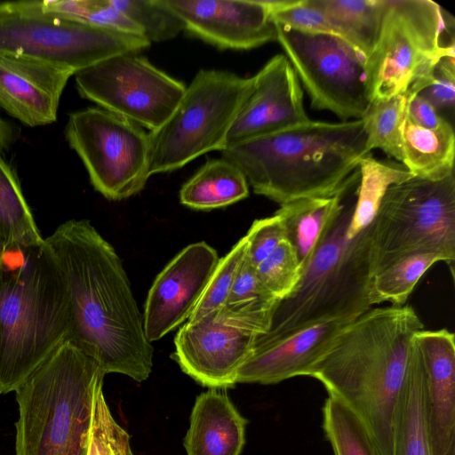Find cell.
Listing matches in <instances>:
<instances>
[{
    "label": "cell",
    "mask_w": 455,
    "mask_h": 455,
    "mask_svg": "<svg viewBox=\"0 0 455 455\" xmlns=\"http://www.w3.org/2000/svg\"><path fill=\"white\" fill-rule=\"evenodd\" d=\"M44 239L68 292L67 339L92 357L105 374L146 380L152 371L154 349L113 246L86 220H68Z\"/></svg>",
    "instance_id": "cell-1"
},
{
    "label": "cell",
    "mask_w": 455,
    "mask_h": 455,
    "mask_svg": "<svg viewBox=\"0 0 455 455\" xmlns=\"http://www.w3.org/2000/svg\"><path fill=\"white\" fill-rule=\"evenodd\" d=\"M423 329L411 306L370 308L340 330L307 372L356 414L379 455H392L395 411L413 337Z\"/></svg>",
    "instance_id": "cell-2"
},
{
    "label": "cell",
    "mask_w": 455,
    "mask_h": 455,
    "mask_svg": "<svg viewBox=\"0 0 455 455\" xmlns=\"http://www.w3.org/2000/svg\"><path fill=\"white\" fill-rule=\"evenodd\" d=\"M254 193L279 205L334 196L359 180L369 155L362 121L309 120L221 150Z\"/></svg>",
    "instance_id": "cell-3"
},
{
    "label": "cell",
    "mask_w": 455,
    "mask_h": 455,
    "mask_svg": "<svg viewBox=\"0 0 455 455\" xmlns=\"http://www.w3.org/2000/svg\"><path fill=\"white\" fill-rule=\"evenodd\" d=\"M70 327L67 284L44 242L0 258V385L15 391L65 339Z\"/></svg>",
    "instance_id": "cell-4"
},
{
    "label": "cell",
    "mask_w": 455,
    "mask_h": 455,
    "mask_svg": "<svg viewBox=\"0 0 455 455\" xmlns=\"http://www.w3.org/2000/svg\"><path fill=\"white\" fill-rule=\"evenodd\" d=\"M354 191L323 233L295 289L275 304L268 329L257 337L253 346L329 321L350 323L371 308V223L357 235H348Z\"/></svg>",
    "instance_id": "cell-5"
},
{
    "label": "cell",
    "mask_w": 455,
    "mask_h": 455,
    "mask_svg": "<svg viewBox=\"0 0 455 455\" xmlns=\"http://www.w3.org/2000/svg\"><path fill=\"white\" fill-rule=\"evenodd\" d=\"M105 375L63 340L15 390L16 455H86L94 392Z\"/></svg>",
    "instance_id": "cell-6"
},
{
    "label": "cell",
    "mask_w": 455,
    "mask_h": 455,
    "mask_svg": "<svg viewBox=\"0 0 455 455\" xmlns=\"http://www.w3.org/2000/svg\"><path fill=\"white\" fill-rule=\"evenodd\" d=\"M444 56H455L450 13L430 0H386L376 42L364 60L370 102L418 94Z\"/></svg>",
    "instance_id": "cell-7"
},
{
    "label": "cell",
    "mask_w": 455,
    "mask_h": 455,
    "mask_svg": "<svg viewBox=\"0 0 455 455\" xmlns=\"http://www.w3.org/2000/svg\"><path fill=\"white\" fill-rule=\"evenodd\" d=\"M426 252L441 255L454 277V173L391 185L371 222L373 275L400 258Z\"/></svg>",
    "instance_id": "cell-8"
},
{
    "label": "cell",
    "mask_w": 455,
    "mask_h": 455,
    "mask_svg": "<svg viewBox=\"0 0 455 455\" xmlns=\"http://www.w3.org/2000/svg\"><path fill=\"white\" fill-rule=\"evenodd\" d=\"M251 86L252 76L217 69L198 71L168 120L148 132L149 176L175 171L203 154L224 149Z\"/></svg>",
    "instance_id": "cell-9"
},
{
    "label": "cell",
    "mask_w": 455,
    "mask_h": 455,
    "mask_svg": "<svg viewBox=\"0 0 455 455\" xmlns=\"http://www.w3.org/2000/svg\"><path fill=\"white\" fill-rule=\"evenodd\" d=\"M143 36L46 10L42 1L0 3V53L68 68L74 74L110 57L149 47Z\"/></svg>",
    "instance_id": "cell-10"
},
{
    "label": "cell",
    "mask_w": 455,
    "mask_h": 455,
    "mask_svg": "<svg viewBox=\"0 0 455 455\" xmlns=\"http://www.w3.org/2000/svg\"><path fill=\"white\" fill-rule=\"evenodd\" d=\"M276 303L225 305L188 321L176 334L172 357L204 387H234L257 337L268 329Z\"/></svg>",
    "instance_id": "cell-11"
},
{
    "label": "cell",
    "mask_w": 455,
    "mask_h": 455,
    "mask_svg": "<svg viewBox=\"0 0 455 455\" xmlns=\"http://www.w3.org/2000/svg\"><path fill=\"white\" fill-rule=\"evenodd\" d=\"M65 136L92 185L109 200L140 192L150 177L149 136L142 127L100 108L69 115Z\"/></svg>",
    "instance_id": "cell-12"
},
{
    "label": "cell",
    "mask_w": 455,
    "mask_h": 455,
    "mask_svg": "<svg viewBox=\"0 0 455 455\" xmlns=\"http://www.w3.org/2000/svg\"><path fill=\"white\" fill-rule=\"evenodd\" d=\"M275 27L276 41L311 107L330 111L342 121L361 119L370 104L362 55L334 35L302 32L279 24Z\"/></svg>",
    "instance_id": "cell-13"
},
{
    "label": "cell",
    "mask_w": 455,
    "mask_h": 455,
    "mask_svg": "<svg viewBox=\"0 0 455 455\" xmlns=\"http://www.w3.org/2000/svg\"><path fill=\"white\" fill-rule=\"evenodd\" d=\"M75 82L82 98L150 132L168 120L187 87L135 53L84 68L75 74Z\"/></svg>",
    "instance_id": "cell-14"
},
{
    "label": "cell",
    "mask_w": 455,
    "mask_h": 455,
    "mask_svg": "<svg viewBox=\"0 0 455 455\" xmlns=\"http://www.w3.org/2000/svg\"><path fill=\"white\" fill-rule=\"evenodd\" d=\"M220 258L204 242L181 250L157 275L144 305L143 326L152 343L188 320Z\"/></svg>",
    "instance_id": "cell-15"
},
{
    "label": "cell",
    "mask_w": 455,
    "mask_h": 455,
    "mask_svg": "<svg viewBox=\"0 0 455 455\" xmlns=\"http://www.w3.org/2000/svg\"><path fill=\"white\" fill-rule=\"evenodd\" d=\"M309 120L293 68L284 54H275L252 76L251 90L229 129L225 148Z\"/></svg>",
    "instance_id": "cell-16"
},
{
    "label": "cell",
    "mask_w": 455,
    "mask_h": 455,
    "mask_svg": "<svg viewBox=\"0 0 455 455\" xmlns=\"http://www.w3.org/2000/svg\"><path fill=\"white\" fill-rule=\"evenodd\" d=\"M184 30L220 49L250 50L276 41L262 0H161Z\"/></svg>",
    "instance_id": "cell-17"
},
{
    "label": "cell",
    "mask_w": 455,
    "mask_h": 455,
    "mask_svg": "<svg viewBox=\"0 0 455 455\" xmlns=\"http://www.w3.org/2000/svg\"><path fill=\"white\" fill-rule=\"evenodd\" d=\"M73 75L52 63L0 53V107L30 127L52 124Z\"/></svg>",
    "instance_id": "cell-18"
},
{
    "label": "cell",
    "mask_w": 455,
    "mask_h": 455,
    "mask_svg": "<svg viewBox=\"0 0 455 455\" xmlns=\"http://www.w3.org/2000/svg\"><path fill=\"white\" fill-rule=\"evenodd\" d=\"M425 373L424 405L432 455H455V340L446 329L414 335Z\"/></svg>",
    "instance_id": "cell-19"
},
{
    "label": "cell",
    "mask_w": 455,
    "mask_h": 455,
    "mask_svg": "<svg viewBox=\"0 0 455 455\" xmlns=\"http://www.w3.org/2000/svg\"><path fill=\"white\" fill-rule=\"evenodd\" d=\"M347 323L341 320L329 321L266 345L253 346L238 371L236 383L267 385L296 376H307L310 367Z\"/></svg>",
    "instance_id": "cell-20"
},
{
    "label": "cell",
    "mask_w": 455,
    "mask_h": 455,
    "mask_svg": "<svg viewBox=\"0 0 455 455\" xmlns=\"http://www.w3.org/2000/svg\"><path fill=\"white\" fill-rule=\"evenodd\" d=\"M210 388L194 403L184 438L188 455H240L247 420L226 392Z\"/></svg>",
    "instance_id": "cell-21"
},
{
    "label": "cell",
    "mask_w": 455,
    "mask_h": 455,
    "mask_svg": "<svg viewBox=\"0 0 455 455\" xmlns=\"http://www.w3.org/2000/svg\"><path fill=\"white\" fill-rule=\"evenodd\" d=\"M424 392V367L413 337L406 377L394 415L392 455H432Z\"/></svg>",
    "instance_id": "cell-22"
},
{
    "label": "cell",
    "mask_w": 455,
    "mask_h": 455,
    "mask_svg": "<svg viewBox=\"0 0 455 455\" xmlns=\"http://www.w3.org/2000/svg\"><path fill=\"white\" fill-rule=\"evenodd\" d=\"M402 161L413 177L442 180L454 173L455 134L451 123L422 128L407 114L401 128Z\"/></svg>",
    "instance_id": "cell-23"
},
{
    "label": "cell",
    "mask_w": 455,
    "mask_h": 455,
    "mask_svg": "<svg viewBox=\"0 0 455 455\" xmlns=\"http://www.w3.org/2000/svg\"><path fill=\"white\" fill-rule=\"evenodd\" d=\"M358 182L359 180L331 196L301 198L280 205L275 212L283 220L286 239L296 251L301 271Z\"/></svg>",
    "instance_id": "cell-24"
},
{
    "label": "cell",
    "mask_w": 455,
    "mask_h": 455,
    "mask_svg": "<svg viewBox=\"0 0 455 455\" xmlns=\"http://www.w3.org/2000/svg\"><path fill=\"white\" fill-rule=\"evenodd\" d=\"M248 196L244 174L222 157L205 162L182 186L180 201L189 208L208 211L230 205Z\"/></svg>",
    "instance_id": "cell-25"
},
{
    "label": "cell",
    "mask_w": 455,
    "mask_h": 455,
    "mask_svg": "<svg viewBox=\"0 0 455 455\" xmlns=\"http://www.w3.org/2000/svg\"><path fill=\"white\" fill-rule=\"evenodd\" d=\"M326 14L337 36L365 59L376 42L386 0H315Z\"/></svg>",
    "instance_id": "cell-26"
},
{
    "label": "cell",
    "mask_w": 455,
    "mask_h": 455,
    "mask_svg": "<svg viewBox=\"0 0 455 455\" xmlns=\"http://www.w3.org/2000/svg\"><path fill=\"white\" fill-rule=\"evenodd\" d=\"M358 170L355 207L347 229L351 237L370 226L391 185L413 177L403 164L376 159L371 154L360 161Z\"/></svg>",
    "instance_id": "cell-27"
},
{
    "label": "cell",
    "mask_w": 455,
    "mask_h": 455,
    "mask_svg": "<svg viewBox=\"0 0 455 455\" xmlns=\"http://www.w3.org/2000/svg\"><path fill=\"white\" fill-rule=\"evenodd\" d=\"M44 240L15 173L0 157V252Z\"/></svg>",
    "instance_id": "cell-28"
},
{
    "label": "cell",
    "mask_w": 455,
    "mask_h": 455,
    "mask_svg": "<svg viewBox=\"0 0 455 455\" xmlns=\"http://www.w3.org/2000/svg\"><path fill=\"white\" fill-rule=\"evenodd\" d=\"M411 93L370 102L360 119L366 136V151L382 150L389 158L402 161L401 128Z\"/></svg>",
    "instance_id": "cell-29"
},
{
    "label": "cell",
    "mask_w": 455,
    "mask_h": 455,
    "mask_svg": "<svg viewBox=\"0 0 455 455\" xmlns=\"http://www.w3.org/2000/svg\"><path fill=\"white\" fill-rule=\"evenodd\" d=\"M444 259L435 253H416L404 256L392 262L378 273L370 287L371 306L383 301L393 306H403L422 275L435 263Z\"/></svg>",
    "instance_id": "cell-30"
},
{
    "label": "cell",
    "mask_w": 455,
    "mask_h": 455,
    "mask_svg": "<svg viewBox=\"0 0 455 455\" xmlns=\"http://www.w3.org/2000/svg\"><path fill=\"white\" fill-rule=\"evenodd\" d=\"M323 428L334 455H379L363 423L333 395L323 406Z\"/></svg>",
    "instance_id": "cell-31"
},
{
    "label": "cell",
    "mask_w": 455,
    "mask_h": 455,
    "mask_svg": "<svg viewBox=\"0 0 455 455\" xmlns=\"http://www.w3.org/2000/svg\"><path fill=\"white\" fill-rule=\"evenodd\" d=\"M109 1L140 28L150 44L172 39L184 30L182 21L161 0Z\"/></svg>",
    "instance_id": "cell-32"
},
{
    "label": "cell",
    "mask_w": 455,
    "mask_h": 455,
    "mask_svg": "<svg viewBox=\"0 0 455 455\" xmlns=\"http://www.w3.org/2000/svg\"><path fill=\"white\" fill-rule=\"evenodd\" d=\"M103 380L95 388L86 455H126L130 435L114 419L106 403Z\"/></svg>",
    "instance_id": "cell-33"
},
{
    "label": "cell",
    "mask_w": 455,
    "mask_h": 455,
    "mask_svg": "<svg viewBox=\"0 0 455 455\" xmlns=\"http://www.w3.org/2000/svg\"><path fill=\"white\" fill-rule=\"evenodd\" d=\"M248 241L243 236L220 259L208 284L188 321H196L226 305L239 268L247 253Z\"/></svg>",
    "instance_id": "cell-34"
},
{
    "label": "cell",
    "mask_w": 455,
    "mask_h": 455,
    "mask_svg": "<svg viewBox=\"0 0 455 455\" xmlns=\"http://www.w3.org/2000/svg\"><path fill=\"white\" fill-rule=\"evenodd\" d=\"M256 272L264 287L281 300L295 289L301 267L294 248L285 239L256 267Z\"/></svg>",
    "instance_id": "cell-35"
},
{
    "label": "cell",
    "mask_w": 455,
    "mask_h": 455,
    "mask_svg": "<svg viewBox=\"0 0 455 455\" xmlns=\"http://www.w3.org/2000/svg\"><path fill=\"white\" fill-rule=\"evenodd\" d=\"M275 24L308 32L336 35L326 14L315 0H262Z\"/></svg>",
    "instance_id": "cell-36"
},
{
    "label": "cell",
    "mask_w": 455,
    "mask_h": 455,
    "mask_svg": "<svg viewBox=\"0 0 455 455\" xmlns=\"http://www.w3.org/2000/svg\"><path fill=\"white\" fill-rule=\"evenodd\" d=\"M418 94L428 100L442 116L443 113L453 115L455 56H444L436 63Z\"/></svg>",
    "instance_id": "cell-37"
},
{
    "label": "cell",
    "mask_w": 455,
    "mask_h": 455,
    "mask_svg": "<svg viewBox=\"0 0 455 455\" xmlns=\"http://www.w3.org/2000/svg\"><path fill=\"white\" fill-rule=\"evenodd\" d=\"M245 235L248 241L247 256L256 267L286 239V228L283 218L275 212L270 217L254 220Z\"/></svg>",
    "instance_id": "cell-38"
},
{
    "label": "cell",
    "mask_w": 455,
    "mask_h": 455,
    "mask_svg": "<svg viewBox=\"0 0 455 455\" xmlns=\"http://www.w3.org/2000/svg\"><path fill=\"white\" fill-rule=\"evenodd\" d=\"M262 284L256 267L250 262L247 253L235 279L226 305L245 306L254 303L277 302Z\"/></svg>",
    "instance_id": "cell-39"
},
{
    "label": "cell",
    "mask_w": 455,
    "mask_h": 455,
    "mask_svg": "<svg viewBox=\"0 0 455 455\" xmlns=\"http://www.w3.org/2000/svg\"><path fill=\"white\" fill-rule=\"evenodd\" d=\"M407 116L412 123L426 129H435L446 121L428 100L419 94H411Z\"/></svg>",
    "instance_id": "cell-40"
},
{
    "label": "cell",
    "mask_w": 455,
    "mask_h": 455,
    "mask_svg": "<svg viewBox=\"0 0 455 455\" xmlns=\"http://www.w3.org/2000/svg\"><path fill=\"white\" fill-rule=\"evenodd\" d=\"M13 141L11 125L0 116V153L8 150Z\"/></svg>",
    "instance_id": "cell-41"
},
{
    "label": "cell",
    "mask_w": 455,
    "mask_h": 455,
    "mask_svg": "<svg viewBox=\"0 0 455 455\" xmlns=\"http://www.w3.org/2000/svg\"><path fill=\"white\" fill-rule=\"evenodd\" d=\"M126 455H133L132 451H129Z\"/></svg>",
    "instance_id": "cell-42"
},
{
    "label": "cell",
    "mask_w": 455,
    "mask_h": 455,
    "mask_svg": "<svg viewBox=\"0 0 455 455\" xmlns=\"http://www.w3.org/2000/svg\"><path fill=\"white\" fill-rule=\"evenodd\" d=\"M0 394H2V388H1V385H0Z\"/></svg>",
    "instance_id": "cell-43"
},
{
    "label": "cell",
    "mask_w": 455,
    "mask_h": 455,
    "mask_svg": "<svg viewBox=\"0 0 455 455\" xmlns=\"http://www.w3.org/2000/svg\"><path fill=\"white\" fill-rule=\"evenodd\" d=\"M1 255H2V253L0 252V258H1Z\"/></svg>",
    "instance_id": "cell-44"
}]
</instances>
